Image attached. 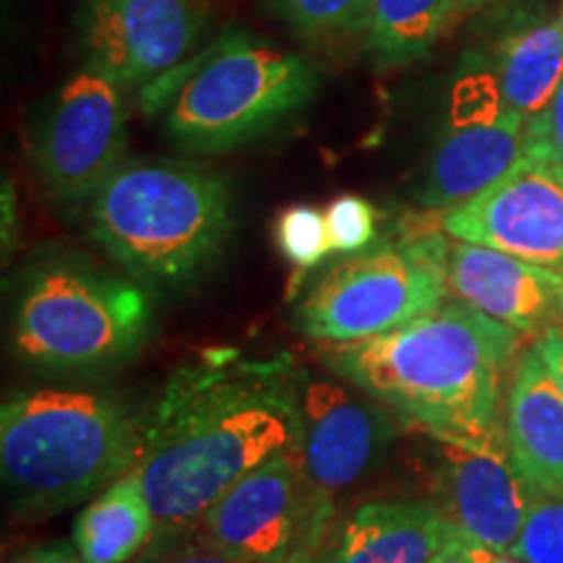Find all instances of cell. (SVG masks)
<instances>
[{
  "label": "cell",
  "instance_id": "603a6c76",
  "mask_svg": "<svg viewBox=\"0 0 563 563\" xmlns=\"http://www.w3.org/2000/svg\"><path fill=\"white\" fill-rule=\"evenodd\" d=\"M511 555L527 563H563V498L534 493Z\"/></svg>",
  "mask_w": 563,
  "mask_h": 563
},
{
  "label": "cell",
  "instance_id": "ba28073f",
  "mask_svg": "<svg viewBox=\"0 0 563 563\" xmlns=\"http://www.w3.org/2000/svg\"><path fill=\"white\" fill-rule=\"evenodd\" d=\"M394 441L391 418L376 399L350 394L336 382H302L300 394V561L319 559L334 504L384 460Z\"/></svg>",
  "mask_w": 563,
  "mask_h": 563
},
{
  "label": "cell",
  "instance_id": "4dcf8cb0",
  "mask_svg": "<svg viewBox=\"0 0 563 563\" xmlns=\"http://www.w3.org/2000/svg\"><path fill=\"white\" fill-rule=\"evenodd\" d=\"M485 0H456V16H460V13H467V11H473V9H477V5H483Z\"/></svg>",
  "mask_w": 563,
  "mask_h": 563
},
{
  "label": "cell",
  "instance_id": "5bb4252c",
  "mask_svg": "<svg viewBox=\"0 0 563 563\" xmlns=\"http://www.w3.org/2000/svg\"><path fill=\"white\" fill-rule=\"evenodd\" d=\"M439 506L470 543L511 553L534 493L514 467L506 435L488 441H439Z\"/></svg>",
  "mask_w": 563,
  "mask_h": 563
},
{
  "label": "cell",
  "instance_id": "2e32d148",
  "mask_svg": "<svg viewBox=\"0 0 563 563\" xmlns=\"http://www.w3.org/2000/svg\"><path fill=\"white\" fill-rule=\"evenodd\" d=\"M504 435L514 467L530 490L563 498V394L534 344L514 365Z\"/></svg>",
  "mask_w": 563,
  "mask_h": 563
},
{
  "label": "cell",
  "instance_id": "f546056e",
  "mask_svg": "<svg viewBox=\"0 0 563 563\" xmlns=\"http://www.w3.org/2000/svg\"><path fill=\"white\" fill-rule=\"evenodd\" d=\"M473 553L477 563H527L525 559H517L511 553H496V551H485V548L473 543Z\"/></svg>",
  "mask_w": 563,
  "mask_h": 563
},
{
  "label": "cell",
  "instance_id": "52a82bcc",
  "mask_svg": "<svg viewBox=\"0 0 563 563\" xmlns=\"http://www.w3.org/2000/svg\"><path fill=\"white\" fill-rule=\"evenodd\" d=\"M449 243L435 220L391 230L323 274L300 300L295 323L308 340L347 344L435 311L449 298Z\"/></svg>",
  "mask_w": 563,
  "mask_h": 563
},
{
  "label": "cell",
  "instance_id": "1f68e13d",
  "mask_svg": "<svg viewBox=\"0 0 563 563\" xmlns=\"http://www.w3.org/2000/svg\"><path fill=\"white\" fill-rule=\"evenodd\" d=\"M285 563H319V559H308V561H285Z\"/></svg>",
  "mask_w": 563,
  "mask_h": 563
},
{
  "label": "cell",
  "instance_id": "d6986e66",
  "mask_svg": "<svg viewBox=\"0 0 563 563\" xmlns=\"http://www.w3.org/2000/svg\"><path fill=\"white\" fill-rule=\"evenodd\" d=\"M157 519L146 493L129 473L104 488L74 522V548L87 563H129L146 551Z\"/></svg>",
  "mask_w": 563,
  "mask_h": 563
},
{
  "label": "cell",
  "instance_id": "f1b7e54d",
  "mask_svg": "<svg viewBox=\"0 0 563 563\" xmlns=\"http://www.w3.org/2000/svg\"><path fill=\"white\" fill-rule=\"evenodd\" d=\"M16 563H87L70 545H40L26 551Z\"/></svg>",
  "mask_w": 563,
  "mask_h": 563
},
{
  "label": "cell",
  "instance_id": "d4e9b609",
  "mask_svg": "<svg viewBox=\"0 0 563 563\" xmlns=\"http://www.w3.org/2000/svg\"><path fill=\"white\" fill-rule=\"evenodd\" d=\"M527 154L545 162L563 178V81L548 108L530 121Z\"/></svg>",
  "mask_w": 563,
  "mask_h": 563
},
{
  "label": "cell",
  "instance_id": "8fae6325",
  "mask_svg": "<svg viewBox=\"0 0 563 563\" xmlns=\"http://www.w3.org/2000/svg\"><path fill=\"white\" fill-rule=\"evenodd\" d=\"M74 24L84 66L144 89L191 58L207 13L196 0H79Z\"/></svg>",
  "mask_w": 563,
  "mask_h": 563
},
{
  "label": "cell",
  "instance_id": "484cf974",
  "mask_svg": "<svg viewBox=\"0 0 563 563\" xmlns=\"http://www.w3.org/2000/svg\"><path fill=\"white\" fill-rule=\"evenodd\" d=\"M136 563H245L241 559L217 551L191 532L178 534V538L152 540L150 548L139 555Z\"/></svg>",
  "mask_w": 563,
  "mask_h": 563
},
{
  "label": "cell",
  "instance_id": "4316f807",
  "mask_svg": "<svg viewBox=\"0 0 563 563\" xmlns=\"http://www.w3.org/2000/svg\"><path fill=\"white\" fill-rule=\"evenodd\" d=\"M534 347L540 350L548 371H551L553 382L559 384V389L563 394V327H555L553 323V327H548L545 332H540Z\"/></svg>",
  "mask_w": 563,
  "mask_h": 563
},
{
  "label": "cell",
  "instance_id": "ffe728a7",
  "mask_svg": "<svg viewBox=\"0 0 563 563\" xmlns=\"http://www.w3.org/2000/svg\"><path fill=\"white\" fill-rule=\"evenodd\" d=\"M456 0H373L365 53L378 70L410 66L433 51Z\"/></svg>",
  "mask_w": 563,
  "mask_h": 563
},
{
  "label": "cell",
  "instance_id": "6da1fadb",
  "mask_svg": "<svg viewBox=\"0 0 563 563\" xmlns=\"http://www.w3.org/2000/svg\"><path fill=\"white\" fill-rule=\"evenodd\" d=\"M302 382L290 357L238 350L173 371L141 412L131 467L157 519L152 540L191 530L230 485L298 441Z\"/></svg>",
  "mask_w": 563,
  "mask_h": 563
},
{
  "label": "cell",
  "instance_id": "277c9868",
  "mask_svg": "<svg viewBox=\"0 0 563 563\" xmlns=\"http://www.w3.org/2000/svg\"><path fill=\"white\" fill-rule=\"evenodd\" d=\"M141 415L115 394L37 389L0 410V470L16 517L45 519L131 473Z\"/></svg>",
  "mask_w": 563,
  "mask_h": 563
},
{
  "label": "cell",
  "instance_id": "7c38bea8",
  "mask_svg": "<svg viewBox=\"0 0 563 563\" xmlns=\"http://www.w3.org/2000/svg\"><path fill=\"white\" fill-rule=\"evenodd\" d=\"M452 241L485 245L563 277V178L525 154L475 199L435 214Z\"/></svg>",
  "mask_w": 563,
  "mask_h": 563
},
{
  "label": "cell",
  "instance_id": "cb8c5ba5",
  "mask_svg": "<svg viewBox=\"0 0 563 563\" xmlns=\"http://www.w3.org/2000/svg\"><path fill=\"white\" fill-rule=\"evenodd\" d=\"M323 214H327L332 253L355 256V253L371 249L378 241L376 207L368 199H363V196H336Z\"/></svg>",
  "mask_w": 563,
  "mask_h": 563
},
{
  "label": "cell",
  "instance_id": "7402d4cb",
  "mask_svg": "<svg viewBox=\"0 0 563 563\" xmlns=\"http://www.w3.org/2000/svg\"><path fill=\"white\" fill-rule=\"evenodd\" d=\"M274 238L282 256L300 272L316 269L332 253L327 214L311 203H292L282 211L274 224Z\"/></svg>",
  "mask_w": 563,
  "mask_h": 563
},
{
  "label": "cell",
  "instance_id": "8992f818",
  "mask_svg": "<svg viewBox=\"0 0 563 563\" xmlns=\"http://www.w3.org/2000/svg\"><path fill=\"white\" fill-rule=\"evenodd\" d=\"M154 332L150 295L136 279L81 256H51L21 277L13 350L47 371H102L133 361Z\"/></svg>",
  "mask_w": 563,
  "mask_h": 563
},
{
  "label": "cell",
  "instance_id": "e0dca14e",
  "mask_svg": "<svg viewBox=\"0 0 563 563\" xmlns=\"http://www.w3.org/2000/svg\"><path fill=\"white\" fill-rule=\"evenodd\" d=\"M441 506L389 498L357 506L319 563H431L449 534Z\"/></svg>",
  "mask_w": 563,
  "mask_h": 563
},
{
  "label": "cell",
  "instance_id": "5b68a950",
  "mask_svg": "<svg viewBox=\"0 0 563 563\" xmlns=\"http://www.w3.org/2000/svg\"><path fill=\"white\" fill-rule=\"evenodd\" d=\"M316 91L319 70L306 58L232 30L141 89V108L180 150L224 154L279 129Z\"/></svg>",
  "mask_w": 563,
  "mask_h": 563
},
{
  "label": "cell",
  "instance_id": "30bf717a",
  "mask_svg": "<svg viewBox=\"0 0 563 563\" xmlns=\"http://www.w3.org/2000/svg\"><path fill=\"white\" fill-rule=\"evenodd\" d=\"M530 121L506 108L490 74L456 84L452 110L412 186L428 211H446L475 199L527 154Z\"/></svg>",
  "mask_w": 563,
  "mask_h": 563
},
{
  "label": "cell",
  "instance_id": "3957f363",
  "mask_svg": "<svg viewBox=\"0 0 563 563\" xmlns=\"http://www.w3.org/2000/svg\"><path fill=\"white\" fill-rule=\"evenodd\" d=\"M235 220L222 175L178 159H125L89 201L97 245L139 285L180 290L214 266Z\"/></svg>",
  "mask_w": 563,
  "mask_h": 563
},
{
  "label": "cell",
  "instance_id": "9c48e42d",
  "mask_svg": "<svg viewBox=\"0 0 563 563\" xmlns=\"http://www.w3.org/2000/svg\"><path fill=\"white\" fill-rule=\"evenodd\" d=\"M123 87L84 66L40 110L32 133L34 170L55 203L76 209L123 165Z\"/></svg>",
  "mask_w": 563,
  "mask_h": 563
},
{
  "label": "cell",
  "instance_id": "7a4b0ae2",
  "mask_svg": "<svg viewBox=\"0 0 563 563\" xmlns=\"http://www.w3.org/2000/svg\"><path fill=\"white\" fill-rule=\"evenodd\" d=\"M519 334L460 300H446L389 334L327 344L321 361L344 384L435 441H488L504 435V384Z\"/></svg>",
  "mask_w": 563,
  "mask_h": 563
},
{
  "label": "cell",
  "instance_id": "9a60e30c",
  "mask_svg": "<svg viewBox=\"0 0 563 563\" xmlns=\"http://www.w3.org/2000/svg\"><path fill=\"white\" fill-rule=\"evenodd\" d=\"M449 295L522 334L563 319L561 274L475 243H449Z\"/></svg>",
  "mask_w": 563,
  "mask_h": 563
},
{
  "label": "cell",
  "instance_id": "4fadbf2b",
  "mask_svg": "<svg viewBox=\"0 0 563 563\" xmlns=\"http://www.w3.org/2000/svg\"><path fill=\"white\" fill-rule=\"evenodd\" d=\"M188 532L245 563L300 561L298 441L230 485Z\"/></svg>",
  "mask_w": 563,
  "mask_h": 563
},
{
  "label": "cell",
  "instance_id": "ac0fdd59",
  "mask_svg": "<svg viewBox=\"0 0 563 563\" xmlns=\"http://www.w3.org/2000/svg\"><path fill=\"white\" fill-rule=\"evenodd\" d=\"M490 79L506 108L532 121L563 81V13H522L496 37Z\"/></svg>",
  "mask_w": 563,
  "mask_h": 563
},
{
  "label": "cell",
  "instance_id": "83f0119b",
  "mask_svg": "<svg viewBox=\"0 0 563 563\" xmlns=\"http://www.w3.org/2000/svg\"><path fill=\"white\" fill-rule=\"evenodd\" d=\"M431 563H477V561L473 553V543H470V540L464 538L460 530L449 527L446 540H443V545L439 548V553L433 555Z\"/></svg>",
  "mask_w": 563,
  "mask_h": 563
},
{
  "label": "cell",
  "instance_id": "44dd1931",
  "mask_svg": "<svg viewBox=\"0 0 563 563\" xmlns=\"http://www.w3.org/2000/svg\"><path fill=\"white\" fill-rule=\"evenodd\" d=\"M287 30L308 40L365 37L373 0H266Z\"/></svg>",
  "mask_w": 563,
  "mask_h": 563
}]
</instances>
